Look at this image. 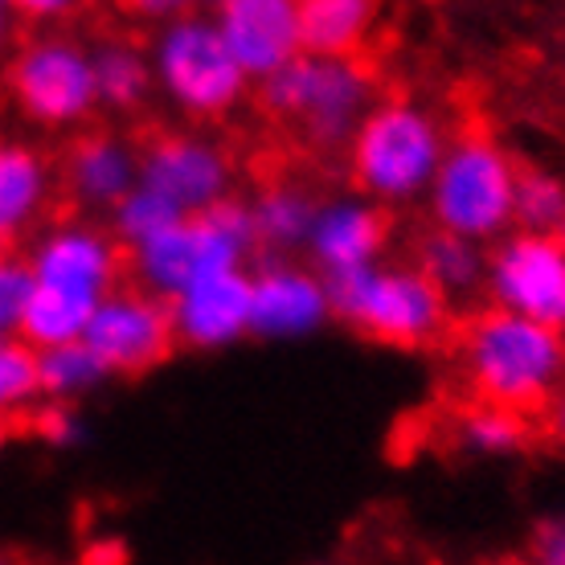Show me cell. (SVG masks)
Returning a JSON list of instances; mask_svg holds the SVG:
<instances>
[{
    "instance_id": "obj_1",
    "label": "cell",
    "mask_w": 565,
    "mask_h": 565,
    "mask_svg": "<svg viewBox=\"0 0 565 565\" xmlns=\"http://www.w3.org/2000/svg\"><path fill=\"white\" fill-rule=\"evenodd\" d=\"M25 263L33 275V296L21 320V340L33 349L83 340L95 308L128 279V250L86 213L45 222L29 238Z\"/></svg>"
},
{
    "instance_id": "obj_2",
    "label": "cell",
    "mask_w": 565,
    "mask_h": 565,
    "mask_svg": "<svg viewBox=\"0 0 565 565\" xmlns=\"http://www.w3.org/2000/svg\"><path fill=\"white\" fill-rule=\"evenodd\" d=\"M459 373L476 402L537 414L565 390V332L483 308L459 328Z\"/></svg>"
},
{
    "instance_id": "obj_3",
    "label": "cell",
    "mask_w": 565,
    "mask_h": 565,
    "mask_svg": "<svg viewBox=\"0 0 565 565\" xmlns=\"http://www.w3.org/2000/svg\"><path fill=\"white\" fill-rule=\"evenodd\" d=\"M447 143L451 128L435 107L411 95H390L356 124L353 140L344 143V164L361 198L377 201L382 210H406L426 198Z\"/></svg>"
},
{
    "instance_id": "obj_4",
    "label": "cell",
    "mask_w": 565,
    "mask_h": 565,
    "mask_svg": "<svg viewBox=\"0 0 565 565\" xmlns=\"http://www.w3.org/2000/svg\"><path fill=\"white\" fill-rule=\"evenodd\" d=\"M332 320L397 353H423L447 337L451 299L426 279L414 258H382L365 270L328 279Z\"/></svg>"
},
{
    "instance_id": "obj_5",
    "label": "cell",
    "mask_w": 565,
    "mask_h": 565,
    "mask_svg": "<svg viewBox=\"0 0 565 565\" xmlns=\"http://www.w3.org/2000/svg\"><path fill=\"white\" fill-rule=\"evenodd\" d=\"M258 103L311 152H344L356 124L377 103V78L361 57L299 54L258 83Z\"/></svg>"
},
{
    "instance_id": "obj_6",
    "label": "cell",
    "mask_w": 565,
    "mask_h": 565,
    "mask_svg": "<svg viewBox=\"0 0 565 565\" xmlns=\"http://www.w3.org/2000/svg\"><path fill=\"white\" fill-rule=\"evenodd\" d=\"M521 164L504 143L480 128L451 131L435 181L426 189V217L435 230L492 246L512 230V201H516Z\"/></svg>"
},
{
    "instance_id": "obj_7",
    "label": "cell",
    "mask_w": 565,
    "mask_h": 565,
    "mask_svg": "<svg viewBox=\"0 0 565 565\" xmlns=\"http://www.w3.org/2000/svg\"><path fill=\"white\" fill-rule=\"evenodd\" d=\"M148 57H152L156 95L189 124H222L238 111L255 86L250 74L238 66V57L230 54L217 21L205 13L156 25Z\"/></svg>"
},
{
    "instance_id": "obj_8",
    "label": "cell",
    "mask_w": 565,
    "mask_h": 565,
    "mask_svg": "<svg viewBox=\"0 0 565 565\" xmlns=\"http://www.w3.org/2000/svg\"><path fill=\"white\" fill-rule=\"evenodd\" d=\"M258 255L255 222L246 198L217 201L201 213H181L164 234L128 250V275L136 287L160 299L181 296L205 275L230 267H250Z\"/></svg>"
},
{
    "instance_id": "obj_9",
    "label": "cell",
    "mask_w": 565,
    "mask_h": 565,
    "mask_svg": "<svg viewBox=\"0 0 565 565\" xmlns=\"http://www.w3.org/2000/svg\"><path fill=\"white\" fill-rule=\"evenodd\" d=\"M4 90L13 111L45 136H78L103 111L90 45L57 29H42L17 45L4 66Z\"/></svg>"
},
{
    "instance_id": "obj_10",
    "label": "cell",
    "mask_w": 565,
    "mask_h": 565,
    "mask_svg": "<svg viewBox=\"0 0 565 565\" xmlns=\"http://www.w3.org/2000/svg\"><path fill=\"white\" fill-rule=\"evenodd\" d=\"M488 308L565 332V246L557 234L512 226L488 246Z\"/></svg>"
},
{
    "instance_id": "obj_11",
    "label": "cell",
    "mask_w": 565,
    "mask_h": 565,
    "mask_svg": "<svg viewBox=\"0 0 565 565\" xmlns=\"http://www.w3.org/2000/svg\"><path fill=\"white\" fill-rule=\"evenodd\" d=\"M140 184L160 193L172 210L201 213L234 193V156L210 131H152L140 140Z\"/></svg>"
},
{
    "instance_id": "obj_12",
    "label": "cell",
    "mask_w": 565,
    "mask_h": 565,
    "mask_svg": "<svg viewBox=\"0 0 565 565\" xmlns=\"http://www.w3.org/2000/svg\"><path fill=\"white\" fill-rule=\"evenodd\" d=\"M83 340L111 369V377H148L177 353L169 299L152 296L136 282H119L95 308Z\"/></svg>"
},
{
    "instance_id": "obj_13",
    "label": "cell",
    "mask_w": 565,
    "mask_h": 565,
    "mask_svg": "<svg viewBox=\"0 0 565 565\" xmlns=\"http://www.w3.org/2000/svg\"><path fill=\"white\" fill-rule=\"evenodd\" d=\"M332 324L328 279L296 255H263L250 263V337L267 344L308 340Z\"/></svg>"
},
{
    "instance_id": "obj_14",
    "label": "cell",
    "mask_w": 565,
    "mask_h": 565,
    "mask_svg": "<svg viewBox=\"0 0 565 565\" xmlns=\"http://www.w3.org/2000/svg\"><path fill=\"white\" fill-rule=\"evenodd\" d=\"M390 242H394L390 210H382L377 201L361 198L353 189V193L320 198L308 242H303V258L324 279H337V275L382 263L390 255Z\"/></svg>"
},
{
    "instance_id": "obj_15",
    "label": "cell",
    "mask_w": 565,
    "mask_h": 565,
    "mask_svg": "<svg viewBox=\"0 0 565 565\" xmlns=\"http://www.w3.org/2000/svg\"><path fill=\"white\" fill-rule=\"evenodd\" d=\"M136 184H140V143L136 140L111 128H86L71 136L62 164H57V189L78 213L107 217V210H115Z\"/></svg>"
},
{
    "instance_id": "obj_16",
    "label": "cell",
    "mask_w": 565,
    "mask_h": 565,
    "mask_svg": "<svg viewBox=\"0 0 565 565\" xmlns=\"http://www.w3.org/2000/svg\"><path fill=\"white\" fill-rule=\"evenodd\" d=\"M172 337L184 353H226L250 340V267L205 275L169 299Z\"/></svg>"
},
{
    "instance_id": "obj_17",
    "label": "cell",
    "mask_w": 565,
    "mask_h": 565,
    "mask_svg": "<svg viewBox=\"0 0 565 565\" xmlns=\"http://www.w3.org/2000/svg\"><path fill=\"white\" fill-rule=\"evenodd\" d=\"M213 21L222 29L230 54L250 74V83H263L303 54L299 0H217Z\"/></svg>"
},
{
    "instance_id": "obj_18",
    "label": "cell",
    "mask_w": 565,
    "mask_h": 565,
    "mask_svg": "<svg viewBox=\"0 0 565 565\" xmlns=\"http://www.w3.org/2000/svg\"><path fill=\"white\" fill-rule=\"evenodd\" d=\"M57 164L21 136H0V250H21L50 222Z\"/></svg>"
},
{
    "instance_id": "obj_19",
    "label": "cell",
    "mask_w": 565,
    "mask_h": 565,
    "mask_svg": "<svg viewBox=\"0 0 565 565\" xmlns=\"http://www.w3.org/2000/svg\"><path fill=\"white\" fill-rule=\"evenodd\" d=\"M382 0H299V42L303 54L361 57L377 29Z\"/></svg>"
},
{
    "instance_id": "obj_20",
    "label": "cell",
    "mask_w": 565,
    "mask_h": 565,
    "mask_svg": "<svg viewBox=\"0 0 565 565\" xmlns=\"http://www.w3.org/2000/svg\"><path fill=\"white\" fill-rule=\"evenodd\" d=\"M246 205H250L258 250L263 255H296L308 242L320 198L299 181H267L255 198H246Z\"/></svg>"
},
{
    "instance_id": "obj_21",
    "label": "cell",
    "mask_w": 565,
    "mask_h": 565,
    "mask_svg": "<svg viewBox=\"0 0 565 565\" xmlns=\"http://www.w3.org/2000/svg\"><path fill=\"white\" fill-rule=\"evenodd\" d=\"M95 57V86H99V107L107 115H136L156 95L152 57L148 50L128 38H111L90 50Z\"/></svg>"
},
{
    "instance_id": "obj_22",
    "label": "cell",
    "mask_w": 565,
    "mask_h": 565,
    "mask_svg": "<svg viewBox=\"0 0 565 565\" xmlns=\"http://www.w3.org/2000/svg\"><path fill=\"white\" fill-rule=\"evenodd\" d=\"M414 263H418L426 279L435 282L438 291L455 303V299H471L476 291H483L488 246L430 226L423 238L414 242Z\"/></svg>"
},
{
    "instance_id": "obj_23",
    "label": "cell",
    "mask_w": 565,
    "mask_h": 565,
    "mask_svg": "<svg viewBox=\"0 0 565 565\" xmlns=\"http://www.w3.org/2000/svg\"><path fill=\"white\" fill-rule=\"evenodd\" d=\"M38 377H42V402H66V406H78L90 394H99L107 382H115L111 369L103 365L86 340L38 349Z\"/></svg>"
},
{
    "instance_id": "obj_24",
    "label": "cell",
    "mask_w": 565,
    "mask_h": 565,
    "mask_svg": "<svg viewBox=\"0 0 565 565\" xmlns=\"http://www.w3.org/2000/svg\"><path fill=\"white\" fill-rule=\"evenodd\" d=\"M455 447L476 459H512L529 447V414L504 411V406H492V402H471L455 414L451 426Z\"/></svg>"
},
{
    "instance_id": "obj_25",
    "label": "cell",
    "mask_w": 565,
    "mask_h": 565,
    "mask_svg": "<svg viewBox=\"0 0 565 565\" xmlns=\"http://www.w3.org/2000/svg\"><path fill=\"white\" fill-rule=\"evenodd\" d=\"M42 406L38 349L21 337H0V418L21 423Z\"/></svg>"
},
{
    "instance_id": "obj_26",
    "label": "cell",
    "mask_w": 565,
    "mask_h": 565,
    "mask_svg": "<svg viewBox=\"0 0 565 565\" xmlns=\"http://www.w3.org/2000/svg\"><path fill=\"white\" fill-rule=\"evenodd\" d=\"M177 217H181V210H172L160 193L136 184V189H131L128 198L119 201L115 210H107L103 226L111 230V238L119 242L124 250H136V246H143V242H152L156 234H164Z\"/></svg>"
},
{
    "instance_id": "obj_27",
    "label": "cell",
    "mask_w": 565,
    "mask_h": 565,
    "mask_svg": "<svg viewBox=\"0 0 565 565\" xmlns=\"http://www.w3.org/2000/svg\"><path fill=\"white\" fill-rule=\"evenodd\" d=\"M565 222V181L545 169H521L516 201H512V226L557 234Z\"/></svg>"
},
{
    "instance_id": "obj_28",
    "label": "cell",
    "mask_w": 565,
    "mask_h": 565,
    "mask_svg": "<svg viewBox=\"0 0 565 565\" xmlns=\"http://www.w3.org/2000/svg\"><path fill=\"white\" fill-rule=\"evenodd\" d=\"M33 275L21 250H0V337H21Z\"/></svg>"
},
{
    "instance_id": "obj_29",
    "label": "cell",
    "mask_w": 565,
    "mask_h": 565,
    "mask_svg": "<svg viewBox=\"0 0 565 565\" xmlns=\"http://www.w3.org/2000/svg\"><path fill=\"white\" fill-rule=\"evenodd\" d=\"M25 423H29V430L42 438L45 447H54V451H74L86 438L83 411H78V406H66V402H42Z\"/></svg>"
},
{
    "instance_id": "obj_30",
    "label": "cell",
    "mask_w": 565,
    "mask_h": 565,
    "mask_svg": "<svg viewBox=\"0 0 565 565\" xmlns=\"http://www.w3.org/2000/svg\"><path fill=\"white\" fill-rule=\"evenodd\" d=\"M524 565H565V516H550L533 529Z\"/></svg>"
},
{
    "instance_id": "obj_31",
    "label": "cell",
    "mask_w": 565,
    "mask_h": 565,
    "mask_svg": "<svg viewBox=\"0 0 565 565\" xmlns=\"http://www.w3.org/2000/svg\"><path fill=\"white\" fill-rule=\"evenodd\" d=\"M124 13L136 17V21H148V25H169L177 17L198 13L205 0H119Z\"/></svg>"
},
{
    "instance_id": "obj_32",
    "label": "cell",
    "mask_w": 565,
    "mask_h": 565,
    "mask_svg": "<svg viewBox=\"0 0 565 565\" xmlns=\"http://www.w3.org/2000/svg\"><path fill=\"white\" fill-rule=\"evenodd\" d=\"M13 4V13L21 21H33V25H62V21H71V17L83 13L86 0H9Z\"/></svg>"
},
{
    "instance_id": "obj_33",
    "label": "cell",
    "mask_w": 565,
    "mask_h": 565,
    "mask_svg": "<svg viewBox=\"0 0 565 565\" xmlns=\"http://www.w3.org/2000/svg\"><path fill=\"white\" fill-rule=\"evenodd\" d=\"M545 411H550V435H553V443H557V447H565V390L553 397Z\"/></svg>"
},
{
    "instance_id": "obj_34",
    "label": "cell",
    "mask_w": 565,
    "mask_h": 565,
    "mask_svg": "<svg viewBox=\"0 0 565 565\" xmlns=\"http://www.w3.org/2000/svg\"><path fill=\"white\" fill-rule=\"evenodd\" d=\"M13 38H17V13H13V4H4V0H0V57L9 54Z\"/></svg>"
},
{
    "instance_id": "obj_35",
    "label": "cell",
    "mask_w": 565,
    "mask_h": 565,
    "mask_svg": "<svg viewBox=\"0 0 565 565\" xmlns=\"http://www.w3.org/2000/svg\"><path fill=\"white\" fill-rule=\"evenodd\" d=\"M9 443H13V423H4V418H0V451H4Z\"/></svg>"
},
{
    "instance_id": "obj_36",
    "label": "cell",
    "mask_w": 565,
    "mask_h": 565,
    "mask_svg": "<svg viewBox=\"0 0 565 565\" xmlns=\"http://www.w3.org/2000/svg\"><path fill=\"white\" fill-rule=\"evenodd\" d=\"M557 242H562V246H565V222H562V230H557Z\"/></svg>"
},
{
    "instance_id": "obj_37",
    "label": "cell",
    "mask_w": 565,
    "mask_h": 565,
    "mask_svg": "<svg viewBox=\"0 0 565 565\" xmlns=\"http://www.w3.org/2000/svg\"><path fill=\"white\" fill-rule=\"evenodd\" d=\"M0 565H17V562H9V557H0Z\"/></svg>"
},
{
    "instance_id": "obj_38",
    "label": "cell",
    "mask_w": 565,
    "mask_h": 565,
    "mask_svg": "<svg viewBox=\"0 0 565 565\" xmlns=\"http://www.w3.org/2000/svg\"><path fill=\"white\" fill-rule=\"evenodd\" d=\"M213 4H217V0H213Z\"/></svg>"
},
{
    "instance_id": "obj_39",
    "label": "cell",
    "mask_w": 565,
    "mask_h": 565,
    "mask_svg": "<svg viewBox=\"0 0 565 565\" xmlns=\"http://www.w3.org/2000/svg\"><path fill=\"white\" fill-rule=\"evenodd\" d=\"M4 4H9V0H4Z\"/></svg>"
}]
</instances>
